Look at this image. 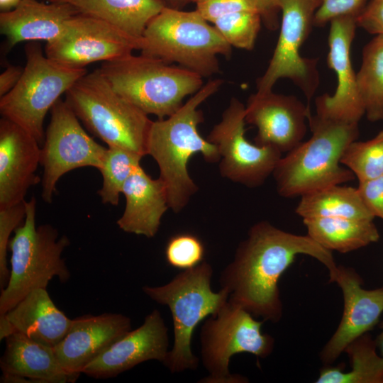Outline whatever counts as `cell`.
I'll return each mask as SVG.
<instances>
[{
  "label": "cell",
  "mask_w": 383,
  "mask_h": 383,
  "mask_svg": "<svg viewBox=\"0 0 383 383\" xmlns=\"http://www.w3.org/2000/svg\"><path fill=\"white\" fill-rule=\"evenodd\" d=\"M22 0H0L1 12L9 11L15 9Z\"/></svg>",
  "instance_id": "cell-42"
},
{
  "label": "cell",
  "mask_w": 383,
  "mask_h": 383,
  "mask_svg": "<svg viewBox=\"0 0 383 383\" xmlns=\"http://www.w3.org/2000/svg\"><path fill=\"white\" fill-rule=\"evenodd\" d=\"M99 70L118 94L158 119L174 113L204 85L197 73L143 54L104 62Z\"/></svg>",
  "instance_id": "cell-4"
},
{
  "label": "cell",
  "mask_w": 383,
  "mask_h": 383,
  "mask_svg": "<svg viewBox=\"0 0 383 383\" xmlns=\"http://www.w3.org/2000/svg\"><path fill=\"white\" fill-rule=\"evenodd\" d=\"M321 0H277L282 13L278 40L265 73L257 79V93L272 90L282 78L290 79L306 98L307 105L319 84L318 60L301 56Z\"/></svg>",
  "instance_id": "cell-11"
},
{
  "label": "cell",
  "mask_w": 383,
  "mask_h": 383,
  "mask_svg": "<svg viewBox=\"0 0 383 383\" xmlns=\"http://www.w3.org/2000/svg\"><path fill=\"white\" fill-rule=\"evenodd\" d=\"M25 53L26 62L22 76L9 93L0 97V113L42 144L48 112L87 72L86 68H71L51 60L36 42H28Z\"/></svg>",
  "instance_id": "cell-9"
},
{
  "label": "cell",
  "mask_w": 383,
  "mask_h": 383,
  "mask_svg": "<svg viewBox=\"0 0 383 383\" xmlns=\"http://www.w3.org/2000/svg\"><path fill=\"white\" fill-rule=\"evenodd\" d=\"M262 321L228 301L216 315L207 317L201 328L200 342L201 358L209 376L200 382H248L245 377L230 372L229 362L238 353L260 358L272 353L274 339L262 333Z\"/></svg>",
  "instance_id": "cell-10"
},
{
  "label": "cell",
  "mask_w": 383,
  "mask_h": 383,
  "mask_svg": "<svg viewBox=\"0 0 383 383\" xmlns=\"http://www.w3.org/2000/svg\"><path fill=\"white\" fill-rule=\"evenodd\" d=\"M220 79L210 80L172 115L152 121L147 142V155L157 162L160 178L165 182L169 208L180 212L197 192L187 165L189 159L200 153L210 163L218 162L217 147L204 138L198 126L204 121L199 106L221 87Z\"/></svg>",
  "instance_id": "cell-2"
},
{
  "label": "cell",
  "mask_w": 383,
  "mask_h": 383,
  "mask_svg": "<svg viewBox=\"0 0 383 383\" xmlns=\"http://www.w3.org/2000/svg\"><path fill=\"white\" fill-rule=\"evenodd\" d=\"M25 201L10 207L0 209V288L1 290L7 285L10 277L7 260L9 238L11 233L25 218Z\"/></svg>",
  "instance_id": "cell-34"
},
{
  "label": "cell",
  "mask_w": 383,
  "mask_h": 383,
  "mask_svg": "<svg viewBox=\"0 0 383 383\" xmlns=\"http://www.w3.org/2000/svg\"><path fill=\"white\" fill-rule=\"evenodd\" d=\"M165 258L172 267L184 270L204 261L205 248L200 238L189 233L172 236L165 247Z\"/></svg>",
  "instance_id": "cell-33"
},
{
  "label": "cell",
  "mask_w": 383,
  "mask_h": 383,
  "mask_svg": "<svg viewBox=\"0 0 383 383\" xmlns=\"http://www.w3.org/2000/svg\"><path fill=\"white\" fill-rule=\"evenodd\" d=\"M329 23L327 62L336 74L337 87L333 95L325 94L316 99V114L335 120L359 123L365 111L350 54L357 27L356 18L341 16Z\"/></svg>",
  "instance_id": "cell-15"
},
{
  "label": "cell",
  "mask_w": 383,
  "mask_h": 383,
  "mask_svg": "<svg viewBox=\"0 0 383 383\" xmlns=\"http://www.w3.org/2000/svg\"><path fill=\"white\" fill-rule=\"evenodd\" d=\"M24 222L14 231L9 249L11 252L10 277L0 296V316L14 308L30 292L46 289L57 277L66 282L70 273L61 255L70 245L65 235L59 237L49 224L35 226L36 201H25Z\"/></svg>",
  "instance_id": "cell-8"
},
{
  "label": "cell",
  "mask_w": 383,
  "mask_h": 383,
  "mask_svg": "<svg viewBox=\"0 0 383 383\" xmlns=\"http://www.w3.org/2000/svg\"><path fill=\"white\" fill-rule=\"evenodd\" d=\"M366 0H321L313 24L323 27L334 18L341 16H357L364 9Z\"/></svg>",
  "instance_id": "cell-36"
},
{
  "label": "cell",
  "mask_w": 383,
  "mask_h": 383,
  "mask_svg": "<svg viewBox=\"0 0 383 383\" xmlns=\"http://www.w3.org/2000/svg\"><path fill=\"white\" fill-rule=\"evenodd\" d=\"M141 39L134 38L96 17L77 13L62 33L46 43L45 54L56 62L75 69L91 63L106 62L132 54L140 48Z\"/></svg>",
  "instance_id": "cell-14"
},
{
  "label": "cell",
  "mask_w": 383,
  "mask_h": 383,
  "mask_svg": "<svg viewBox=\"0 0 383 383\" xmlns=\"http://www.w3.org/2000/svg\"><path fill=\"white\" fill-rule=\"evenodd\" d=\"M262 19L257 11H239L217 18L212 24L232 47L252 50Z\"/></svg>",
  "instance_id": "cell-32"
},
{
  "label": "cell",
  "mask_w": 383,
  "mask_h": 383,
  "mask_svg": "<svg viewBox=\"0 0 383 383\" xmlns=\"http://www.w3.org/2000/svg\"><path fill=\"white\" fill-rule=\"evenodd\" d=\"M166 8L182 10L189 4L194 3L196 0H161Z\"/></svg>",
  "instance_id": "cell-41"
},
{
  "label": "cell",
  "mask_w": 383,
  "mask_h": 383,
  "mask_svg": "<svg viewBox=\"0 0 383 383\" xmlns=\"http://www.w3.org/2000/svg\"><path fill=\"white\" fill-rule=\"evenodd\" d=\"M23 72V67L13 65H6L0 75V97L9 93L18 82Z\"/></svg>",
  "instance_id": "cell-40"
},
{
  "label": "cell",
  "mask_w": 383,
  "mask_h": 383,
  "mask_svg": "<svg viewBox=\"0 0 383 383\" xmlns=\"http://www.w3.org/2000/svg\"><path fill=\"white\" fill-rule=\"evenodd\" d=\"M357 26L373 35H383V0H370L356 18Z\"/></svg>",
  "instance_id": "cell-38"
},
{
  "label": "cell",
  "mask_w": 383,
  "mask_h": 383,
  "mask_svg": "<svg viewBox=\"0 0 383 383\" xmlns=\"http://www.w3.org/2000/svg\"><path fill=\"white\" fill-rule=\"evenodd\" d=\"M70 319L52 301L46 289L30 292L14 308L0 316V339L13 332L54 348L66 335Z\"/></svg>",
  "instance_id": "cell-21"
},
{
  "label": "cell",
  "mask_w": 383,
  "mask_h": 383,
  "mask_svg": "<svg viewBox=\"0 0 383 383\" xmlns=\"http://www.w3.org/2000/svg\"><path fill=\"white\" fill-rule=\"evenodd\" d=\"M330 281L341 289L344 309L335 332L321 353L325 363L335 361L351 343L371 330L383 313V288H362L360 277L352 268L338 266Z\"/></svg>",
  "instance_id": "cell-18"
},
{
  "label": "cell",
  "mask_w": 383,
  "mask_h": 383,
  "mask_svg": "<svg viewBox=\"0 0 383 383\" xmlns=\"http://www.w3.org/2000/svg\"><path fill=\"white\" fill-rule=\"evenodd\" d=\"M131 329L130 318L121 313L78 317L72 319L54 352L65 371L79 376L89 362Z\"/></svg>",
  "instance_id": "cell-20"
},
{
  "label": "cell",
  "mask_w": 383,
  "mask_h": 383,
  "mask_svg": "<svg viewBox=\"0 0 383 383\" xmlns=\"http://www.w3.org/2000/svg\"><path fill=\"white\" fill-rule=\"evenodd\" d=\"M167 328L160 312L154 309L143 324L129 331L89 362L82 373L96 379L116 377L145 361L165 360L168 353Z\"/></svg>",
  "instance_id": "cell-17"
},
{
  "label": "cell",
  "mask_w": 383,
  "mask_h": 383,
  "mask_svg": "<svg viewBox=\"0 0 383 383\" xmlns=\"http://www.w3.org/2000/svg\"><path fill=\"white\" fill-rule=\"evenodd\" d=\"M212 274L211 265L204 260L182 270L165 285L143 287L151 299L170 310L174 344L162 364L172 373L198 368L199 360L192 350L194 331L206 318L216 315L228 300L226 290L212 291Z\"/></svg>",
  "instance_id": "cell-6"
},
{
  "label": "cell",
  "mask_w": 383,
  "mask_h": 383,
  "mask_svg": "<svg viewBox=\"0 0 383 383\" xmlns=\"http://www.w3.org/2000/svg\"><path fill=\"white\" fill-rule=\"evenodd\" d=\"M307 235L328 250L351 252L379 238L373 220L348 218H304Z\"/></svg>",
  "instance_id": "cell-26"
},
{
  "label": "cell",
  "mask_w": 383,
  "mask_h": 383,
  "mask_svg": "<svg viewBox=\"0 0 383 383\" xmlns=\"http://www.w3.org/2000/svg\"><path fill=\"white\" fill-rule=\"evenodd\" d=\"M376 343L365 334L345 349L351 370L337 367L323 368L317 383H383V357L376 351Z\"/></svg>",
  "instance_id": "cell-28"
},
{
  "label": "cell",
  "mask_w": 383,
  "mask_h": 383,
  "mask_svg": "<svg viewBox=\"0 0 383 383\" xmlns=\"http://www.w3.org/2000/svg\"><path fill=\"white\" fill-rule=\"evenodd\" d=\"M49 3H69L70 0H45Z\"/></svg>",
  "instance_id": "cell-44"
},
{
  "label": "cell",
  "mask_w": 383,
  "mask_h": 383,
  "mask_svg": "<svg viewBox=\"0 0 383 383\" xmlns=\"http://www.w3.org/2000/svg\"><path fill=\"white\" fill-rule=\"evenodd\" d=\"M311 113L310 107L295 96L272 90L250 96L245 118L257 128L255 143L287 153L303 141Z\"/></svg>",
  "instance_id": "cell-16"
},
{
  "label": "cell",
  "mask_w": 383,
  "mask_h": 383,
  "mask_svg": "<svg viewBox=\"0 0 383 383\" xmlns=\"http://www.w3.org/2000/svg\"><path fill=\"white\" fill-rule=\"evenodd\" d=\"M260 6L262 23L270 30L279 26V9L277 0H257Z\"/></svg>",
  "instance_id": "cell-39"
},
{
  "label": "cell",
  "mask_w": 383,
  "mask_h": 383,
  "mask_svg": "<svg viewBox=\"0 0 383 383\" xmlns=\"http://www.w3.org/2000/svg\"><path fill=\"white\" fill-rule=\"evenodd\" d=\"M143 156L131 150L118 147H108L101 167L103 183L98 194L103 204L117 206L123 187L140 165Z\"/></svg>",
  "instance_id": "cell-30"
},
{
  "label": "cell",
  "mask_w": 383,
  "mask_h": 383,
  "mask_svg": "<svg viewBox=\"0 0 383 383\" xmlns=\"http://www.w3.org/2000/svg\"><path fill=\"white\" fill-rule=\"evenodd\" d=\"M245 106L237 98L230 100L221 120L207 140L218 150V168L222 177L255 188L262 186L272 174L282 152L268 145L252 143L245 137Z\"/></svg>",
  "instance_id": "cell-13"
},
{
  "label": "cell",
  "mask_w": 383,
  "mask_h": 383,
  "mask_svg": "<svg viewBox=\"0 0 383 383\" xmlns=\"http://www.w3.org/2000/svg\"><path fill=\"white\" fill-rule=\"evenodd\" d=\"M50 114L40 163L43 167L41 197L48 204L52 201L57 183L65 174L84 167L99 170L107 150L88 135L65 100L60 99Z\"/></svg>",
  "instance_id": "cell-12"
},
{
  "label": "cell",
  "mask_w": 383,
  "mask_h": 383,
  "mask_svg": "<svg viewBox=\"0 0 383 383\" xmlns=\"http://www.w3.org/2000/svg\"><path fill=\"white\" fill-rule=\"evenodd\" d=\"M357 190L370 212L383 220V176L359 182Z\"/></svg>",
  "instance_id": "cell-37"
},
{
  "label": "cell",
  "mask_w": 383,
  "mask_h": 383,
  "mask_svg": "<svg viewBox=\"0 0 383 383\" xmlns=\"http://www.w3.org/2000/svg\"><path fill=\"white\" fill-rule=\"evenodd\" d=\"M16 123L0 120V209L25 201L29 188L41 182L36 174L41 148Z\"/></svg>",
  "instance_id": "cell-19"
},
{
  "label": "cell",
  "mask_w": 383,
  "mask_h": 383,
  "mask_svg": "<svg viewBox=\"0 0 383 383\" xmlns=\"http://www.w3.org/2000/svg\"><path fill=\"white\" fill-rule=\"evenodd\" d=\"M126 206L116 223L123 231L154 237L158 232L161 219L170 209L167 187L159 177L152 179L138 167L126 181L122 192Z\"/></svg>",
  "instance_id": "cell-23"
},
{
  "label": "cell",
  "mask_w": 383,
  "mask_h": 383,
  "mask_svg": "<svg viewBox=\"0 0 383 383\" xmlns=\"http://www.w3.org/2000/svg\"><path fill=\"white\" fill-rule=\"evenodd\" d=\"M340 163L359 182L383 176V130L370 140L352 142L345 150Z\"/></svg>",
  "instance_id": "cell-31"
},
{
  "label": "cell",
  "mask_w": 383,
  "mask_h": 383,
  "mask_svg": "<svg viewBox=\"0 0 383 383\" xmlns=\"http://www.w3.org/2000/svg\"><path fill=\"white\" fill-rule=\"evenodd\" d=\"M375 343L379 349L381 356L383 357V323L382 332L379 333Z\"/></svg>",
  "instance_id": "cell-43"
},
{
  "label": "cell",
  "mask_w": 383,
  "mask_h": 383,
  "mask_svg": "<svg viewBox=\"0 0 383 383\" xmlns=\"http://www.w3.org/2000/svg\"><path fill=\"white\" fill-rule=\"evenodd\" d=\"M0 360L3 374L26 377L24 383L74 382L79 375L65 371L52 347L36 342L19 332L6 338Z\"/></svg>",
  "instance_id": "cell-24"
},
{
  "label": "cell",
  "mask_w": 383,
  "mask_h": 383,
  "mask_svg": "<svg viewBox=\"0 0 383 383\" xmlns=\"http://www.w3.org/2000/svg\"><path fill=\"white\" fill-rule=\"evenodd\" d=\"M210 23L196 10L165 7L148 24L141 54L211 77L220 72L218 55L229 57L232 46Z\"/></svg>",
  "instance_id": "cell-5"
},
{
  "label": "cell",
  "mask_w": 383,
  "mask_h": 383,
  "mask_svg": "<svg viewBox=\"0 0 383 383\" xmlns=\"http://www.w3.org/2000/svg\"><path fill=\"white\" fill-rule=\"evenodd\" d=\"M304 218H348L374 220L357 188L341 184L329 186L301 196L295 209Z\"/></svg>",
  "instance_id": "cell-27"
},
{
  "label": "cell",
  "mask_w": 383,
  "mask_h": 383,
  "mask_svg": "<svg viewBox=\"0 0 383 383\" xmlns=\"http://www.w3.org/2000/svg\"><path fill=\"white\" fill-rule=\"evenodd\" d=\"M65 101L78 119L108 147L147 155L153 121L118 94L99 69L87 73L66 92Z\"/></svg>",
  "instance_id": "cell-7"
},
{
  "label": "cell",
  "mask_w": 383,
  "mask_h": 383,
  "mask_svg": "<svg viewBox=\"0 0 383 383\" xmlns=\"http://www.w3.org/2000/svg\"><path fill=\"white\" fill-rule=\"evenodd\" d=\"M77 13L70 3L22 0L13 10L0 13V31L6 38L8 49L24 41L50 43L62 33Z\"/></svg>",
  "instance_id": "cell-22"
},
{
  "label": "cell",
  "mask_w": 383,
  "mask_h": 383,
  "mask_svg": "<svg viewBox=\"0 0 383 383\" xmlns=\"http://www.w3.org/2000/svg\"><path fill=\"white\" fill-rule=\"evenodd\" d=\"M357 83L366 117L383 121V35H377L362 50Z\"/></svg>",
  "instance_id": "cell-29"
},
{
  "label": "cell",
  "mask_w": 383,
  "mask_h": 383,
  "mask_svg": "<svg viewBox=\"0 0 383 383\" xmlns=\"http://www.w3.org/2000/svg\"><path fill=\"white\" fill-rule=\"evenodd\" d=\"M311 138L281 157L272 173L277 193L284 198L301 196L355 179L340 165L346 148L359 137L358 123L318 114L308 116Z\"/></svg>",
  "instance_id": "cell-3"
},
{
  "label": "cell",
  "mask_w": 383,
  "mask_h": 383,
  "mask_svg": "<svg viewBox=\"0 0 383 383\" xmlns=\"http://www.w3.org/2000/svg\"><path fill=\"white\" fill-rule=\"evenodd\" d=\"M81 13L116 26L127 35L141 39L150 23L164 8L161 0H70Z\"/></svg>",
  "instance_id": "cell-25"
},
{
  "label": "cell",
  "mask_w": 383,
  "mask_h": 383,
  "mask_svg": "<svg viewBox=\"0 0 383 383\" xmlns=\"http://www.w3.org/2000/svg\"><path fill=\"white\" fill-rule=\"evenodd\" d=\"M299 255L321 262L330 278L335 274L338 266L332 251L308 235H296L267 221H259L250 227L233 260L222 271L221 289L228 292L230 303L252 316L276 323L282 316L278 282Z\"/></svg>",
  "instance_id": "cell-1"
},
{
  "label": "cell",
  "mask_w": 383,
  "mask_h": 383,
  "mask_svg": "<svg viewBox=\"0 0 383 383\" xmlns=\"http://www.w3.org/2000/svg\"><path fill=\"white\" fill-rule=\"evenodd\" d=\"M195 4V10L211 24L217 18L235 12L257 11L260 13L257 0H196Z\"/></svg>",
  "instance_id": "cell-35"
}]
</instances>
